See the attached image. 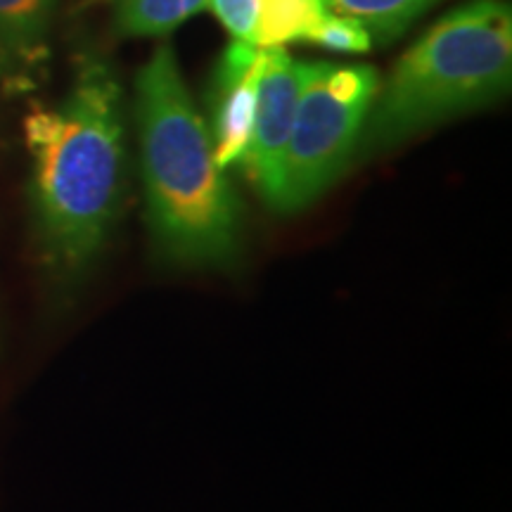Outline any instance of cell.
<instances>
[{
	"label": "cell",
	"mask_w": 512,
	"mask_h": 512,
	"mask_svg": "<svg viewBox=\"0 0 512 512\" xmlns=\"http://www.w3.org/2000/svg\"><path fill=\"white\" fill-rule=\"evenodd\" d=\"M38 252L60 283L79 280L117 226L128 188L124 88L105 55L81 53L72 86L24 119Z\"/></svg>",
	"instance_id": "6da1fadb"
},
{
	"label": "cell",
	"mask_w": 512,
	"mask_h": 512,
	"mask_svg": "<svg viewBox=\"0 0 512 512\" xmlns=\"http://www.w3.org/2000/svg\"><path fill=\"white\" fill-rule=\"evenodd\" d=\"M145 216L155 254L181 268H230L242 254V204L211 147L207 119L169 43L136 76Z\"/></svg>",
	"instance_id": "7a4b0ae2"
},
{
	"label": "cell",
	"mask_w": 512,
	"mask_h": 512,
	"mask_svg": "<svg viewBox=\"0 0 512 512\" xmlns=\"http://www.w3.org/2000/svg\"><path fill=\"white\" fill-rule=\"evenodd\" d=\"M508 0L460 5L420 38L377 86L356 157L370 159L510 91Z\"/></svg>",
	"instance_id": "3957f363"
},
{
	"label": "cell",
	"mask_w": 512,
	"mask_h": 512,
	"mask_svg": "<svg viewBox=\"0 0 512 512\" xmlns=\"http://www.w3.org/2000/svg\"><path fill=\"white\" fill-rule=\"evenodd\" d=\"M377 72L368 64L306 62L278 183L268 207L297 214L332 188L351 159L373 105Z\"/></svg>",
	"instance_id": "277c9868"
},
{
	"label": "cell",
	"mask_w": 512,
	"mask_h": 512,
	"mask_svg": "<svg viewBox=\"0 0 512 512\" xmlns=\"http://www.w3.org/2000/svg\"><path fill=\"white\" fill-rule=\"evenodd\" d=\"M304 74L306 62L294 60L283 46L261 48L252 136L240 169L259 190L264 202H268L278 183Z\"/></svg>",
	"instance_id": "5b68a950"
},
{
	"label": "cell",
	"mask_w": 512,
	"mask_h": 512,
	"mask_svg": "<svg viewBox=\"0 0 512 512\" xmlns=\"http://www.w3.org/2000/svg\"><path fill=\"white\" fill-rule=\"evenodd\" d=\"M261 48L233 41L216 64L209 88V138L221 169L242 166L252 136Z\"/></svg>",
	"instance_id": "8992f818"
},
{
	"label": "cell",
	"mask_w": 512,
	"mask_h": 512,
	"mask_svg": "<svg viewBox=\"0 0 512 512\" xmlns=\"http://www.w3.org/2000/svg\"><path fill=\"white\" fill-rule=\"evenodd\" d=\"M60 0H0V86L29 93L46 79Z\"/></svg>",
	"instance_id": "52a82bcc"
},
{
	"label": "cell",
	"mask_w": 512,
	"mask_h": 512,
	"mask_svg": "<svg viewBox=\"0 0 512 512\" xmlns=\"http://www.w3.org/2000/svg\"><path fill=\"white\" fill-rule=\"evenodd\" d=\"M209 10L235 41L254 48L311 43L328 17L320 0H209Z\"/></svg>",
	"instance_id": "ba28073f"
},
{
	"label": "cell",
	"mask_w": 512,
	"mask_h": 512,
	"mask_svg": "<svg viewBox=\"0 0 512 512\" xmlns=\"http://www.w3.org/2000/svg\"><path fill=\"white\" fill-rule=\"evenodd\" d=\"M330 15L351 19L377 41H392L408 29L413 19L439 0H320Z\"/></svg>",
	"instance_id": "9c48e42d"
},
{
	"label": "cell",
	"mask_w": 512,
	"mask_h": 512,
	"mask_svg": "<svg viewBox=\"0 0 512 512\" xmlns=\"http://www.w3.org/2000/svg\"><path fill=\"white\" fill-rule=\"evenodd\" d=\"M204 8L209 0H117L114 24L121 36H166Z\"/></svg>",
	"instance_id": "30bf717a"
},
{
	"label": "cell",
	"mask_w": 512,
	"mask_h": 512,
	"mask_svg": "<svg viewBox=\"0 0 512 512\" xmlns=\"http://www.w3.org/2000/svg\"><path fill=\"white\" fill-rule=\"evenodd\" d=\"M313 46L335 50V53H368L373 48V38L361 24L330 15L323 19L316 34L311 38Z\"/></svg>",
	"instance_id": "8fae6325"
},
{
	"label": "cell",
	"mask_w": 512,
	"mask_h": 512,
	"mask_svg": "<svg viewBox=\"0 0 512 512\" xmlns=\"http://www.w3.org/2000/svg\"><path fill=\"white\" fill-rule=\"evenodd\" d=\"M86 5H93V3H117V0H83Z\"/></svg>",
	"instance_id": "7c38bea8"
}]
</instances>
